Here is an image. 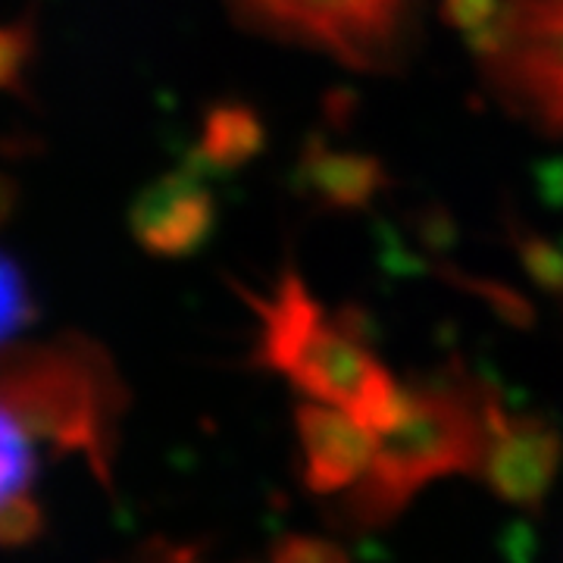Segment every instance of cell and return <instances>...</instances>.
<instances>
[{
	"instance_id": "1",
	"label": "cell",
	"mask_w": 563,
	"mask_h": 563,
	"mask_svg": "<svg viewBox=\"0 0 563 563\" xmlns=\"http://www.w3.org/2000/svg\"><path fill=\"white\" fill-rule=\"evenodd\" d=\"M122 388L113 363L85 339L0 354V542L38 523L35 485L51 451H110Z\"/></svg>"
},
{
	"instance_id": "2",
	"label": "cell",
	"mask_w": 563,
	"mask_h": 563,
	"mask_svg": "<svg viewBox=\"0 0 563 563\" xmlns=\"http://www.w3.org/2000/svg\"><path fill=\"white\" fill-rule=\"evenodd\" d=\"M498 401L488 385L463 373L404 385L398 417L376 432L369 473L347 492V517L357 526H383L429 483L479 476Z\"/></svg>"
},
{
	"instance_id": "3",
	"label": "cell",
	"mask_w": 563,
	"mask_h": 563,
	"mask_svg": "<svg viewBox=\"0 0 563 563\" xmlns=\"http://www.w3.org/2000/svg\"><path fill=\"white\" fill-rule=\"evenodd\" d=\"M261 322V363L276 369L310 401L332 404L369 432L388 429L401 410L404 385L373 354L357 325L310 295L288 269L269 295H247Z\"/></svg>"
},
{
	"instance_id": "4",
	"label": "cell",
	"mask_w": 563,
	"mask_h": 563,
	"mask_svg": "<svg viewBox=\"0 0 563 563\" xmlns=\"http://www.w3.org/2000/svg\"><path fill=\"white\" fill-rule=\"evenodd\" d=\"M239 7L263 29L354 69L385 66L404 20V0H239Z\"/></svg>"
},
{
	"instance_id": "5",
	"label": "cell",
	"mask_w": 563,
	"mask_h": 563,
	"mask_svg": "<svg viewBox=\"0 0 563 563\" xmlns=\"http://www.w3.org/2000/svg\"><path fill=\"white\" fill-rule=\"evenodd\" d=\"M488 69L526 117L563 132V0H514Z\"/></svg>"
},
{
	"instance_id": "6",
	"label": "cell",
	"mask_w": 563,
	"mask_h": 563,
	"mask_svg": "<svg viewBox=\"0 0 563 563\" xmlns=\"http://www.w3.org/2000/svg\"><path fill=\"white\" fill-rule=\"evenodd\" d=\"M563 439L558 426L536 413H510L495 407L492 435L479 476L498 501L510 507H542L561 473Z\"/></svg>"
},
{
	"instance_id": "7",
	"label": "cell",
	"mask_w": 563,
	"mask_h": 563,
	"mask_svg": "<svg viewBox=\"0 0 563 563\" xmlns=\"http://www.w3.org/2000/svg\"><path fill=\"white\" fill-rule=\"evenodd\" d=\"M217 220V201L195 169L169 173L147 185L132 207L135 242L157 257H185L198 251Z\"/></svg>"
},
{
	"instance_id": "8",
	"label": "cell",
	"mask_w": 563,
	"mask_h": 563,
	"mask_svg": "<svg viewBox=\"0 0 563 563\" xmlns=\"http://www.w3.org/2000/svg\"><path fill=\"white\" fill-rule=\"evenodd\" d=\"M303 454V483L317 495L351 492L369 473L376 432L332 404H301L295 410Z\"/></svg>"
},
{
	"instance_id": "9",
	"label": "cell",
	"mask_w": 563,
	"mask_h": 563,
	"mask_svg": "<svg viewBox=\"0 0 563 563\" xmlns=\"http://www.w3.org/2000/svg\"><path fill=\"white\" fill-rule=\"evenodd\" d=\"M298 181L322 207L332 210H361L385 188V166L366 151L335 147L325 141H313L303 151L298 166Z\"/></svg>"
},
{
	"instance_id": "10",
	"label": "cell",
	"mask_w": 563,
	"mask_h": 563,
	"mask_svg": "<svg viewBox=\"0 0 563 563\" xmlns=\"http://www.w3.org/2000/svg\"><path fill=\"white\" fill-rule=\"evenodd\" d=\"M263 147V122L242 103L213 107L203 120L198 157L210 166L232 169L247 163Z\"/></svg>"
},
{
	"instance_id": "11",
	"label": "cell",
	"mask_w": 563,
	"mask_h": 563,
	"mask_svg": "<svg viewBox=\"0 0 563 563\" xmlns=\"http://www.w3.org/2000/svg\"><path fill=\"white\" fill-rule=\"evenodd\" d=\"M510 0H442V16L451 29H457L470 41L473 51L492 54L501 38Z\"/></svg>"
},
{
	"instance_id": "12",
	"label": "cell",
	"mask_w": 563,
	"mask_h": 563,
	"mask_svg": "<svg viewBox=\"0 0 563 563\" xmlns=\"http://www.w3.org/2000/svg\"><path fill=\"white\" fill-rule=\"evenodd\" d=\"M32 317H35V301H32L29 282L16 263L7 254H0V347L13 342L32 322Z\"/></svg>"
},
{
	"instance_id": "13",
	"label": "cell",
	"mask_w": 563,
	"mask_h": 563,
	"mask_svg": "<svg viewBox=\"0 0 563 563\" xmlns=\"http://www.w3.org/2000/svg\"><path fill=\"white\" fill-rule=\"evenodd\" d=\"M32 54V32L22 25H0V88H16Z\"/></svg>"
},
{
	"instance_id": "14",
	"label": "cell",
	"mask_w": 563,
	"mask_h": 563,
	"mask_svg": "<svg viewBox=\"0 0 563 563\" xmlns=\"http://www.w3.org/2000/svg\"><path fill=\"white\" fill-rule=\"evenodd\" d=\"M269 563H351L339 544L313 536H288Z\"/></svg>"
},
{
	"instance_id": "15",
	"label": "cell",
	"mask_w": 563,
	"mask_h": 563,
	"mask_svg": "<svg viewBox=\"0 0 563 563\" xmlns=\"http://www.w3.org/2000/svg\"><path fill=\"white\" fill-rule=\"evenodd\" d=\"M523 257L529 263V269L536 273V279H542L544 285L563 288V254H558V247H548L544 242H526Z\"/></svg>"
},
{
	"instance_id": "16",
	"label": "cell",
	"mask_w": 563,
	"mask_h": 563,
	"mask_svg": "<svg viewBox=\"0 0 563 563\" xmlns=\"http://www.w3.org/2000/svg\"><path fill=\"white\" fill-rule=\"evenodd\" d=\"M13 201H16V191H13V181L7 176H0V222L13 213Z\"/></svg>"
}]
</instances>
